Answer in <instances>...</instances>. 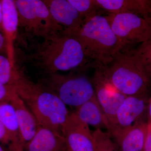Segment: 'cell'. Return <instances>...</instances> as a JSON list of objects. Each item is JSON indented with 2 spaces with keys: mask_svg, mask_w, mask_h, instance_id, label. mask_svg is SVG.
Wrapping results in <instances>:
<instances>
[{
  "mask_svg": "<svg viewBox=\"0 0 151 151\" xmlns=\"http://www.w3.org/2000/svg\"><path fill=\"white\" fill-rule=\"evenodd\" d=\"M39 42H26L28 52L23 60L44 74L68 71L88 65L81 45L72 37L60 33Z\"/></svg>",
  "mask_w": 151,
  "mask_h": 151,
  "instance_id": "obj_1",
  "label": "cell"
},
{
  "mask_svg": "<svg viewBox=\"0 0 151 151\" xmlns=\"http://www.w3.org/2000/svg\"><path fill=\"white\" fill-rule=\"evenodd\" d=\"M14 87L40 127L62 135L63 126L70 113L66 105L55 94L32 81L22 70Z\"/></svg>",
  "mask_w": 151,
  "mask_h": 151,
  "instance_id": "obj_2",
  "label": "cell"
},
{
  "mask_svg": "<svg viewBox=\"0 0 151 151\" xmlns=\"http://www.w3.org/2000/svg\"><path fill=\"white\" fill-rule=\"evenodd\" d=\"M81 45L91 65L107 66L125 47L111 29L105 14L98 15L82 25L72 36Z\"/></svg>",
  "mask_w": 151,
  "mask_h": 151,
  "instance_id": "obj_3",
  "label": "cell"
},
{
  "mask_svg": "<svg viewBox=\"0 0 151 151\" xmlns=\"http://www.w3.org/2000/svg\"><path fill=\"white\" fill-rule=\"evenodd\" d=\"M133 47L116 54L105 71L113 86L125 96L150 94L151 80L135 55Z\"/></svg>",
  "mask_w": 151,
  "mask_h": 151,
  "instance_id": "obj_4",
  "label": "cell"
},
{
  "mask_svg": "<svg viewBox=\"0 0 151 151\" xmlns=\"http://www.w3.org/2000/svg\"><path fill=\"white\" fill-rule=\"evenodd\" d=\"M19 14L18 32L22 43L48 38L63 33L54 20L48 8L41 0H14Z\"/></svg>",
  "mask_w": 151,
  "mask_h": 151,
  "instance_id": "obj_5",
  "label": "cell"
},
{
  "mask_svg": "<svg viewBox=\"0 0 151 151\" xmlns=\"http://www.w3.org/2000/svg\"><path fill=\"white\" fill-rule=\"evenodd\" d=\"M66 105L77 108L96 96L92 80L84 74H44L37 83Z\"/></svg>",
  "mask_w": 151,
  "mask_h": 151,
  "instance_id": "obj_6",
  "label": "cell"
},
{
  "mask_svg": "<svg viewBox=\"0 0 151 151\" xmlns=\"http://www.w3.org/2000/svg\"><path fill=\"white\" fill-rule=\"evenodd\" d=\"M111 29L124 47H133L151 39V25L135 14H105Z\"/></svg>",
  "mask_w": 151,
  "mask_h": 151,
  "instance_id": "obj_7",
  "label": "cell"
},
{
  "mask_svg": "<svg viewBox=\"0 0 151 151\" xmlns=\"http://www.w3.org/2000/svg\"><path fill=\"white\" fill-rule=\"evenodd\" d=\"M92 80L97 100L110 124L108 133L116 122V114L127 96L113 86L105 71V66L96 65Z\"/></svg>",
  "mask_w": 151,
  "mask_h": 151,
  "instance_id": "obj_8",
  "label": "cell"
},
{
  "mask_svg": "<svg viewBox=\"0 0 151 151\" xmlns=\"http://www.w3.org/2000/svg\"><path fill=\"white\" fill-rule=\"evenodd\" d=\"M150 95L126 97L117 112L114 126L108 133L113 141H117L137 123L146 121Z\"/></svg>",
  "mask_w": 151,
  "mask_h": 151,
  "instance_id": "obj_9",
  "label": "cell"
},
{
  "mask_svg": "<svg viewBox=\"0 0 151 151\" xmlns=\"http://www.w3.org/2000/svg\"><path fill=\"white\" fill-rule=\"evenodd\" d=\"M61 133L68 151H95L92 133L89 126L75 112L69 113Z\"/></svg>",
  "mask_w": 151,
  "mask_h": 151,
  "instance_id": "obj_10",
  "label": "cell"
},
{
  "mask_svg": "<svg viewBox=\"0 0 151 151\" xmlns=\"http://www.w3.org/2000/svg\"><path fill=\"white\" fill-rule=\"evenodd\" d=\"M43 2L63 34L72 36L80 29L83 24L81 17L68 0H45Z\"/></svg>",
  "mask_w": 151,
  "mask_h": 151,
  "instance_id": "obj_11",
  "label": "cell"
},
{
  "mask_svg": "<svg viewBox=\"0 0 151 151\" xmlns=\"http://www.w3.org/2000/svg\"><path fill=\"white\" fill-rule=\"evenodd\" d=\"M2 28L7 45V57L14 66V42L18 34L19 14L14 0H1Z\"/></svg>",
  "mask_w": 151,
  "mask_h": 151,
  "instance_id": "obj_12",
  "label": "cell"
},
{
  "mask_svg": "<svg viewBox=\"0 0 151 151\" xmlns=\"http://www.w3.org/2000/svg\"><path fill=\"white\" fill-rule=\"evenodd\" d=\"M10 102L14 108L22 139L26 149L27 144L35 136L40 126L35 117L17 93Z\"/></svg>",
  "mask_w": 151,
  "mask_h": 151,
  "instance_id": "obj_13",
  "label": "cell"
},
{
  "mask_svg": "<svg viewBox=\"0 0 151 151\" xmlns=\"http://www.w3.org/2000/svg\"><path fill=\"white\" fill-rule=\"evenodd\" d=\"M105 13L135 14L147 19L150 11L151 0H96Z\"/></svg>",
  "mask_w": 151,
  "mask_h": 151,
  "instance_id": "obj_14",
  "label": "cell"
},
{
  "mask_svg": "<svg viewBox=\"0 0 151 151\" xmlns=\"http://www.w3.org/2000/svg\"><path fill=\"white\" fill-rule=\"evenodd\" d=\"M26 149L27 151H68L62 135L40 127Z\"/></svg>",
  "mask_w": 151,
  "mask_h": 151,
  "instance_id": "obj_15",
  "label": "cell"
},
{
  "mask_svg": "<svg viewBox=\"0 0 151 151\" xmlns=\"http://www.w3.org/2000/svg\"><path fill=\"white\" fill-rule=\"evenodd\" d=\"M0 121L10 136L11 151H24L21 133L14 106L10 102L0 104Z\"/></svg>",
  "mask_w": 151,
  "mask_h": 151,
  "instance_id": "obj_16",
  "label": "cell"
},
{
  "mask_svg": "<svg viewBox=\"0 0 151 151\" xmlns=\"http://www.w3.org/2000/svg\"><path fill=\"white\" fill-rule=\"evenodd\" d=\"M75 113L83 122L95 129H105L108 130L110 124L101 108L96 96L77 108Z\"/></svg>",
  "mask_w": 151,
  "mask_h": 151,
  "instance_id": "obj_17",
  "label": "cell"
},
{
  "mask_svg": "<svg viewBox=\"0 0 151 151\" xmlns=\"http://www.w3.org/2000/svg\"><path fill=\"white\" fill-rule=\"evenodd\" d=\"M148 130V122L137 123L115 142L121 151H142Z\"/></svg>",
  "mask_w": 151,
  "mask_h": 151,
  "instance_id": "obj_18",
  "label": "cell"
},
{
  "mask_svg": "<svg viewBox=\"0 0 151 151\" xmlns=\"http://www.w3.org/2000/svg\"><path fill=\"white\" fill-rule=\"evenodd\" d=\"M68 1L78 12L83 24L93 17L98 15L105 14L102 13L105 12L100 8L96 0Z\"/></svg>",
  "mask_w": 151,
  "mask_h": 151,
  "instance_id": "obj_19",
  "label": "cell"
},
{
  "mask_svg": "<svg viewBox=\"0 0 151 151\" xmlns=\"http://www.w3.org/2000/svg\"><path fill=\"white\" fill-rule=\"evenodd\" d=\"M14 66L12 65L7 56L0 55V84L14 86L21 73V69Z\"/></svg>",
  "mask_w": 151,
  "mask_h": 151,
  "instance_id": "obj_20",
  "label": "cell"
},
{
  "mask_svg": "<svg viewBox=\"0 0 151 151\" xmlns=\"http://www.w3.org/2000/svg\"><path fill=\"white\" fill-rule=\"evenodd\" d=\"M96 151H118V147L108 133L97 129L92 133Z\"/></svg>",
  "mask_w": 151,
  "mask_h": 151,
  "instance_id": "obj_21",
  "label": "cell"
},
{
  "mask_svg": "<svg viewBox=\"0 0 151 151\" xmlns=\"http://www.w3.org/2000/svg\"><path fill=\"white\" fill-rule=\"evenodd\" d=\"M134 52L151 80V39L134 47Z\"/></svg>",
  "mask_w": 151,
  "mask_h": 151,
  "instance_id": "obj_22",
  "label": "cell"
},
{
  "mask_svg": "<svg viewBox=\"0 0 151 151\" xmlns=\"http://www.w3.org/2000/svg\"><path fill=\"white\" fill-rule=\"evenodd\" d=\"M16 93L14 86L0 84V104L10 102Z\"/></svg>",
  "mask_w": 151,
  "mask_h": 151,
  "instance_id": "obj_23",
  "label": "cell"
},
{
  "mask_svg": "<svg viewBox=\"0 0 151 151\" xmlns=\"http://www.w3.org/2000/svg\"><path fill=\"white\" fill-rule=\"evenodd\" d=\"M0 143L4 145L7 146L9 149L12 145V140L7 131L0 121Z\"/></svg>",
  "mask_w": 151,
  "mask_h": 151,
  "instance_id": "obj_24",
  "label": "cell"
},
{
  "mask_svg": "<svg viewBox=\"0 0 151 151\" xmlns=\"http://www.w3.org/2000/svg\"><path fill=\"white\" fill-rule=\"evenodd\" d=\"M0 55L7 56V45L4 33L0 31Z\"/></svg>",
  "mask_w": 151,
  "mask_h": 151,
  "instance_id": "obj_25",
  "label": "cell"
},
{
  "mask_svg": "<svg viewBox=\"0 0 151 151\" xmlns=\"http://www.w3.org/2000/svg\"><path fill=\"white\" fill-rule=\"evenodd\" d=\"M142 151H151V124L148 123V130Z\"/></svg>",
  "mask_w": 151,
  "mask_h": 151,
  "instance_id": "obj_26",
  "label": "cell"
},
{
  "mask_svg": "<svg viewBox=\"0 0 151 151\" xmlns=\"http://www.w3.org/2000/svg\"><path fill=\"white\" fill-rule=\"evenodd\" d=\"M147 116L148 117V123L151 124V92L149 99Z\"/></svg>",
  "mask_w": 151,
  "mask_h": 151,
  "instance_id": "obj_27",
  "label": "cell"
},
{
  "mask_svg": "<svg viewBox=\"0 0 151 151\" xmlns=\"http://www.w3.org/2000/svg\"><path fill=\"white\" fill-rule=\"evenodd\" d=\"M2 17V5L1 0H0V31L3 33Z\"/></svg>",
  "mask_w": 151,
  "mask_h": 151,
  "instance_id": "obj_28",
  "label": "cell"
},
{
  "mask_svg": "<svg viewBox=\"0 0 151 151\" xmlns=\"http://www.w3.org/2000/svg\"><path fill=\"white\" fill-rule=\"evenodd\" d=\"M148 22L151 25V9L150 11V13H149L148 16L147 17L146 19Z\"/></svg>",
  "mask_w": 151,
  "mask_h": 151,
  "instance_id": "obj_29",
  "label": "cell"
},
{
  "mask_svg": "<svg viewBox=\"0 0 151 151\" xmlns=\"http://www.w3.org/2000/svg\"><path fill=\"white\" fill-rule=\"evenodd\" d=\"M0 151H6L2 147H1V145H0Z\"/></svg>",
  "mask_w": 151,
  "mask_h": 151,
  "instance_id": "obj_30",
  "label": "cell"
},
{
  "mask_svg": "<svg viewBox=\"0 0 151 151\" xmlns=\"http://www.w3.org/2000/svg\"><path fill=\"white\" fill-rule=\"evenodd\" d=\"M95 151H96V150H95Z\"/></svg>",
  "mask_w": 151,
  "mask_h": 151,
  "instance_id": "obj_31",
  "label": "cell"
}]
</instances>
